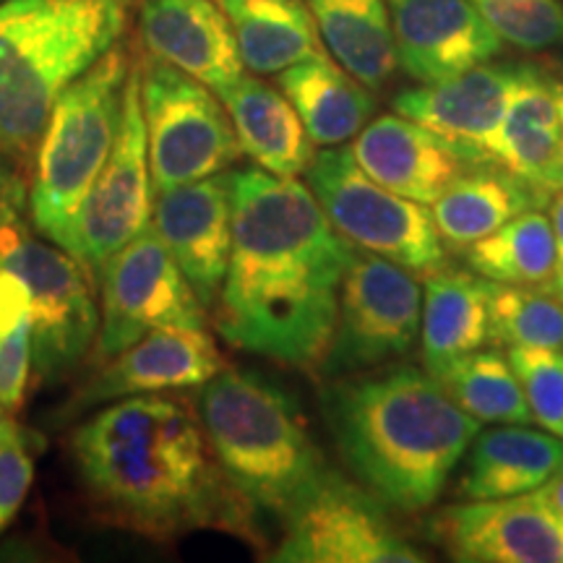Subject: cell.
Listing matches in <instances>:
<instances>
[{
    "label": "cell",
    "mask_w": 563,
    "mask_h": 563,
    "mask_svg": "<svg viewBox=\"0 0 563 563\" xmlns=\"http://www.w3.org/2000/svg\"><path fill=\"white\" fill-rule=\"evenodd\" d=\"M449 397L473 415L477 422L506 426V422H532L522 384L514 373L509 357L496 350H477L446 365L433 376Z\"/></svg>",
    "instance_id": "f546056e"
},
{
    "label": "cell",
    "mask_w": 563,
    "mask_h": 563,
    "mask_svg": "<svg viewBox=\"0 0 563 563\" xmlns=\"http://www.w3.org/2000/svg\"><path fill=\"white\" fill-rule=\"evenodd\" d=\"M470 269L490 282L551 290L555 277V238L551 217L527 209L504 228L467 249Z\"/></svg>",
    "instance_id": "f1b7e54d"
},
{
    "label": "cell",
    "mask_w": 563,
    "mask_h": 563,
    "mask_svg": "<svg viewBox=\"0 0 563 563\" xmlns=\"http://www.w3.org/2000/svg\"><path fill=\"white\" fill-rule=\"evenodd\" d=\"M551 228H553V238H555V277H553L551 292L559 298V295L563 292V191L553 194Z\"/></svg>",
    "instance_id": "f35d334b"
},
{
    "label": "cell",
    "mask_w": 563,
    "mask_h": 563,
    "mask_svg": "<svg viewBox=\"0 0 563 563\" xmlns=\"http://www.w3.org/2000/svg\"><path fill=\"white\" fill-rule=\"evenodd\" d=\"M30 173L0 146V230L24 220V207L30 201Z\"/></svg>",
    "instance_id": "d590c367"
},
{
    "label": "cell",
    "mask_w": 563,
    "mask_h": 563,
    "mask_svg": "<svg viewBox=\"0 0 563 563\" xmlns=\"http://www.w3.org/2000/svg\"><path fill=\"white\" fill-rule=\"evenodd\" d=\"M235 32L243 66L253 74L285 68L323 53V42L306 0H217Z\"/></svg>",
    "instance_id": "4316f807"
},
{
    "label": "cell",
    "mask_w": 563,
    "mask_h": 563,
    "mask_svg": "<svg viewBox=\"0 0 563 563\" xmlns=\"http://www.w3.org/2000/svg\"><path fill=\"white\" fill-rule=\"evenodd\" d=\"M357 165L405 199L431 207L449 186L477 165L490 162L475 146L460 144L405 115H382L352 144Z\"/></svg>",
    "instance_id": "2e32d148"
},
{
    "label": "cell",
    "mask_w": 563,
    "mask_h": 563,
    "mask_svg": "<svg viewBox=\"0 0 563 563\" xmlns=\"http://www.w3.org/2000/svg\"><path fill=\"white\" fill-rule=\"evenodd\" d=\"M230 191L232 251L217 332L253 355L321 368L355 245L298 178L243 167L230 173Z\"/></svg>",
    "instance_id": "6da1fadb"
},
{
    "label": "cell",
    "mask_w": 563,
    "mask_h": 563,
    "mask_svg": "<svg viewBox=\"0 0 563 563\" xmlns=\"http://www.w3.org/2000/svg\"><path fill=\"white\" fill-rule=\"evenodd\" d=\"M555 95H559V110H561V123H563V79L555 76Z\"/></svg>",
    "instance_id": "60d3db41"
},
{
    "label": "cell",
    "mask_w": 563,
    "mask_h": 563,
    "mask_svg": "<svg viewBox=\"0 0 563 563\" xmlns=\"http://www.w3.org/2000/svg\"><path fill=\"white\" fill-rule=\"evenodd\" d=\"M0 3H3V0H0Z\"/></svg>",
    "instance_id": "ee69618b"
},
{
    "label": "cell",
    "mask_w": 563,
    "mask_h": 563,
    "mask_svg": "<svg viewBox=\"0 0 563 563\" xmlns=\"http://www.w3.org/2000/svg\"><path fill=\"white\" fill-rule=\"evenodd\" d=\"M19 431H21V426L13 418H9V415H5V418H0V446H3L9 439H13Z\"/></svg>",
    "instance_id": "ab89813d"
},
{
    "label": "cell",
    "mask_w": 563,
    "mask_h": 563,
    "mask_svg": "<svg viewBox=\"0 0 563 563\" xmlns=\"http://www.w3.org/2000/svg\"><path fill=\"white\" fill-rule=\"evenodd\" d=\"M394 47L405 74L433 84L501 53V37L470 0H386Z\"/></svg>",
    "instance_id": "ac0fdd59"
},
{
    "label": "cell",
    "mask_w": 563,
    "mask_h": 563,
    "mask_svg": "<svg viewBox=\"0 0 563 563\" xmlns=\"http://www.w3.org/2000/svg\"><path fill=\"white\" fill-rule=\"evenodd\" d=\"M131 55L118 42L55 102L30 183L32 228L66 251L70 224L100 175L121 121Z\"/></svg>",
    "instance_id": "8992f818"
},
{
    "label": "cell",
    "mask_w": 563,
    "mask_h": 563,
    "mask_svg": "<svg viewBox=\"0 0 563 563\" xmlns=\"http://www.w3.org/2000/svg\"><path fill=\"white\" fill-rule=\"evenodd\" d=\"M277 84L316 146H340L357 136L376 110L371 89L329 55L295 63L277 74Z\"/></svg>",
    "instance_id": "d4e9b609"
},
{
    "label": "cell",
    "mask_w": 563,
    "mask_h": 563,
    "mask_svg": "<svg viewBox=\"0 0 563 563\" xmlns=\"http://www.w3.org/2000/svg\"><path fill=\"white\" fill-rule=\"evenodd\" d=\"M133 0L0 3V146L30 173L51 112L123 40Z\"/></svg>",
    "instance_id": "277c9868"
},
{
    "label": "cell",
    "mask_w": 563,
    "mask_h": 563,
    "mask_svg": "<svg viewBox=\"0 0 563 563\" xmlns=\"http://www.w3.org/2000/svg\"><path fill=\"white\" fill-rule=\"evenodd\" d=\"M32 298L30 287L16 272L0 266V336L11 334L21 321L30 319Z\"/></svg>",
    "instance_id": "8d00e7d4"
},
{
    "label": "cell",
    "mask_w": 563,
    "mask_h": 563,
    "mask_svg": "<svg viewBox=\"0 0 563 563\" xmlns=\"http://www.w3.org/2000/svg\"><path fill=\"white\" fill-rule=\"evenodd\" d=\"M102 316L91 363L100 365L154 329L203 327V306L150 222L100 272Z\"/></svg>",
    "instance_id": "4fadbf2b"
},
{
    "label": "cell",
    "mask_w": 563,
    "mask_h": 563,
    "mask_svg": "<svg viewBox=\"0 0 563 563\" xmlns=\"http://www.w3.org/2000/svg\"><path fill=\"white\" fill-rule=\"evenodd\" d=\"M40 446V435L26 428L0 446V530L16 517L32 488L34 454Z\"/></svg>",
    "instance_id": "836d02e7"
},
{
    "label": "cell",
    "mask_w": 563,
    "mask_h": 563,
    "mask_svg": "<svg viewBox=\"0 0 563 563\" xmlns=\"http://www.w3.org/2000/svg\"><path fill=\"white\" fill-rule=\"evenodd\" d=\"M32 376V323L21 321L11 334L0 336V397L9 412L24 405Z\"/></svg>",
    "instance_id": "e575fe53"
},
{
    "label": "cell",
    "mask_w": 563,
    "mask_h": 563,
    "mask_svg": "<svg viewBox=\"0 0 563 563\" xmlns=\"http://www.w3.org/2000/svg\"><path fill=\"white\" fill-rule=\"evenodd\" d=\"M224 371V357L203 327L154 329L115 357L95 365L55 415V422L79 420L84 412L139 394L178 391L203 386Z\"/></svg>",
    "instance_id": "5bb4252c"
},
{
    "label": "cell",
    "mask_w": 563,
    "mask_h": 563,
    "mask_svg": "<svg viewBox=\"0 0 563 563\" xmlns=\"http://www.w3.org/2000/svg\"><path fill=\"white\" fill-rule=\"evenodd\" d=\"M490 344L563 350V302L551 290L490 282Z\"/></svg>",
    "instance_id": "4dcf8cb0"
},
{
    "label": "cell",
    "mask_w": 563,
    "mask_h": 563,
    "mask_svg": "<svg viewBox=\"0 0 563 563\" xmlns=\"http://www.w3.org/2000/svg\"><path fill=\"white\" fill-rule=\"evenodd\" d=\"M545 201V196L534 191L530 183L485 162L464 173L441 199L431 203V217L443 243L452 249H470L517 214L540 209Z\"/></svg>",
    "instance_id": "484cf974"
},
{
    "label": "cell",
    "mask_w": 563,
    "mask_h": 563,
    "mask_svg": "<svg viewBox=\"0 0 563 563\" xmlns=\"http://www.w3.org/2000/svg\"><path fill=\"white\" fill-rule=\"evenodd\" d=\"M329 222L355 249L428 277L446 266V251L431 209L376 183L357 165L352 146H323L306 170Z\"/></svg>",
    "instance_id": "52a82bcc"
},
{
    "label": "cell",
    "mask_w": 563,
    "mask_h": 563,
    "mask_svg": "<svg viewBox=\"0 0 563 563\" xmlns=\"http://www.w3.org/2000/svg\"><path fill=\"white\" fill-rule=\"evenodd\" d=\"M422 290L418 274L355 249L344 272L340 311L321 373L344 378L399 361L420 336Z\"/></svg>",
    "instance_id": "30bf717a"
},
{
    "label": "cell",
    "mask_w": 563,
    "mask_h": 563,
    "mask_svg": "<svg viewBox=\"0 0 563 563\" xmlns=\"http://www.w3.org/2000/svg\"><path fill=\"white\" fill-rule=\"evenodd\" d=\"M498 37L522 51L563 45L561 0H470Z\"/></svg>",
    "instance_id": "1f68e13d"
},
{
    "label": "cell",
    "mask_w": 563,
    "mask_h": 563,
    "mask_svg": "<svg viewBox=\"0 0 563 563\" xmlns=\"http://www.w3.org/2000/svg\"><path fill=\"white\" fill-rule=\"evenodd\" d=\"M488 157L545 199L563 191V123L555 76L530 63L519 66L509 110Z\"/></svg>",
    "instance_id": "44dd1931"
},
{
    "label": "cell",
    "mask_w": 563,
    "mask_h": 563,
    "mask_svg": "<svg viewBox=\"0 0 563 563\" xmlns=\"http://www.w3.org/2000/svg\"><path fill=\"white\" fill-rule=\"evenodd\" d=\"M5 415H9V407H5L3 397H0V418H5Z\"/></svg>",
    "instance_id": "b9f144b4"
},
{
    "label": "cell",
    "mask_w": 563,
    "mask_h": 563,
    "mask_svg": "<svg viewBox=\"0 0 563 563\" xmlns=\"http://www.w3.org/2000/svg\"><path fill=\"white\" fill-rule=\"evenodd\" d=\"M559 300H561V302H563V292H561V295H559Z\"/></svg>",
    "instance_id": "7bdbcfd3"
},
{
    "label": "cell",
    "mask_w": 563,
    "mask_h": 563,
    "mask_svg": "<svg viewBox=\"0 0 563 563\" xmlns=\"http://www.w3.org/2000/svg\"><path fill=\"white\" fill-rule=\"evenodd\" d=\"M136 68L154 196L224 173L241 157L230 112L207 84L150 53Z\"/></svg>",
    "instance_id": "9c48e42d"
},
{
    "label": "cell",
    "mask_w": 563,
    "mask_h": 563,
    "mask_svg": "<svg viewBox=\"0 0 563 563\" xmlns=\"http://www.w3.org/2000/svg\"><path fill=\"white\" fill-rule=\"evenodd\" d=\"M0 266L16 272L30 287L34 382H66L100 332L89 272L68 251L34 238L24 220L0 230Z\"/></svg>",
    "instance_id": "ba28073f"
},
{
    "label": "cell",
    "mask_w": 563,
    "mask_h": 563,
    "mask_svg": "<svg viewBox=\"0 0 563 563\" xmlns=\"http://www.w3.org/2000/svg\"><path fill=\"white\" fill-rule=\"evenodd\" d=\"M517 74L519 66L483 63L449 79L399 91L391 108L397 115L428 125L460 144L475 146L488 157L493 139L509 110Z\"/></svg>",
    "instance_id": "ffe728a7"
},
{
    "label": "cell",
    "mask_w": 563,
    "mask_h": 563,
    "mask_svg": "<svg viewBox=\"0 0 563 563\" xmlns=\"http://www.w3.org/2000/svg\"><path fill=\"white\" fill-rule=\"evenodd\" d=\"M152 194L150 141H146L144 108H141L139 68L133 60L123 89L115 141L70 224L66 245V251L89 272V277L100 279L102 266L152 222Z\"/></svg>",
    "instance_id": "7c38bea8"
},
{
    "label": "cell",
    "mask_w": 563,
    "mask_h": 563,
    "mask_svg": "<svg viewBox=\"0 0 563 563\" xmlns=\"http://www.w3.org/2000/svg\"><path fill=\"white\" fill-rule=\"evenodd\" d=\"M217 95L230 112L241 150L258 167L282 178L306 175L316 157L313 141L282 89L256 76H241Z\"/></svg>",
    "instance_id": "603a6c76"
},
{
    "label": "cell",
    "mask_w": 563,
    "mask_h": 563,
    "mask_svg": "<svg viewBox=\"0 0 563 563\" xmlns=\"http://www.w3.org/2000/svg\"><path fill=\"white\" fill-rule=\"evenodd\" d=\"M509 363L522 384L532 420L563 439V350L509 347Z\"/></svg>",
    "instance_id": "d6a6232c"
},
{
    "label": "cell",
    "mask_w": 563,
    "mask_h": 563,
    "mask_svg": "<svg viewBox=\"0 0 563 563\" xmlns=\"http://www.w3.org/2000/svg\"><path fill=\"white\" fill-rule=\"evenodd\" d=\"M274 563H418L426 561L394 527L384 501L327 470L282 517Z\"/></svg>",
    "instance_id": "8fae6325"
},
{
    "label": "cell",
    "mask_w": 563,
    "mask_h": 563,
    "mask_svg": "<svg viewBox=\"0 0 563 563\" xmlns=\"http://www.w3.org/2000/svg\"><path fill=\"white\" fill-rule=\"evenodd\" d=\"M323 412L342 460L386 506L431 509L481 431L428 371L334 378Z\"/></svg>",
    "instance_id": "3957f363"
},
{
    "label": "cell",
    "mask_w": 563,
    "mask_h": 563,
    "mask_svg": "<svg viewBox=\"0 0 563 563\" xmlns=\"http://www.w3.org/2000/svg\"><path fill=\"white\" fill-rule=\"evenodd\" d=\"M563 473V439L551 431H534L525 422L477 431L467 449L460 481L464 501L509 498L538 490Z\"/></svg>",
    "instance_id": "7402d4cb"
},
{
    "label": "cell",
    "mask_w": 563,
    "mask_h": 563,
    "mask_svg": "<svg viewBox=\"0 0 563 563\" xmlns=\"http://www.w3.org/2000/svg\"><path fill=\"white\" fill-rule=\"evenodd\" d=\"M68 456L104 525L157 543L199 530L258 540L253 506L224 475L183 397L139 394L102 407L70 431Z\"/></svg>",
    "instance_id": "7a4b0ae2"
},
{
    "label": "cell",
    "mask_w": 563,
    "mask_h": 563,
    "mask_svg": "<svg viewBox=\"0 0 563 563\" xmlns=\"http://www.w3.org/2000/svg\"><path fill=\"white\" fill-rule=\"evenodd\" d=\"M152 224L201 306H217L232 251L230 173L157 194Z\"/></svg>",
    "instance_id": "e0dca14e"
},
{
    "label": "cell",
    "mask_w": 563,
    "mask_h": 563,
    "mask_svg": "<svg viewBox=\"0 0 563 563\" xmlns=\"http://www.w3.org/2000/svg\"><path fill=\"white\" fill-rule=\"evenodd\" d=\"M217 462L253 509L282 519L327 473L295 399L262 373L224 368L196 397Z\"/></svg>",
    "instance_id": "5b68a950"
},
{
    "label": "cell",
    "mask_w": 563,
    "mask_h": 563,
    "mask_svg": "<svg viewBox=\"0 0 563 563\" xmlns=\"http://www.w3.org/2000/svg\"><path fill=\"white\" fill-rule=\"evenodd\" d=\"M488 292L490 279L481 274L446 266L428 274L422 290L420 355L431 376L490 344Z\"/></svg>",
    "instance_id": "cb8c5ba5"
},
{
    "label": "cell",
    "mask_w": 563,
    "mask_h": 563,
    "mask_svg": "<svg viewBox=\"0 0 563 563\" xmlns=\"http://www.w3.org/2000/svg\"><path fill=\"white\" fill-rule=\"evenodd\" d=\"M534 496H538V501L543 504L548 517L553 519L555 530H559V538L563 543V473L553 475L545 485H540V488L534 490Z\"/></svg>",
    "instance_id": "74e56055"
},
{
    "label": "cell",
    "mask_w": 563,
    "mask_h": 563,
    "mask_svg": "<svg viewBox=\"0 0 563 563\" xmlns=\"http://www.w3.org/2000/svg\"><path fill=\"white\" fill-rule=\"evenodd\" d=\"M431 534L462 563H563L559 530L534 490L446 506Z\"/></svg>",
    "instance_id": "9a60e30c"
},
{
    "label": "cell",
    "mask_w": 563,
    "mask_h": 563,
    "mask_svg": "<svg viewBox=\"0 0 563 563\" xmlns=\"http://www.w3.org/2000/svg\"><path fill=\"white\" fill-rule=\"evenodd\" d=\"M139 37L154 58L214 91L243 76L235 32L217 0H141Z\"/></svg>",
    "instance_id": "d6986e66"
},
{
    "label": "cell",
    "mask_w": 563,
    "mask_h": 563,
    "mask_svg": "<svg viewBox=\"0 0 563 563\" xmlns=\"http://www.w3.org/2000/svg\"><path fill=\"white\" fill-rule=\"evenodd\" d=\"M306 5L323 47L347 74L371 91L389 84L399 60L386 0H306Z\"/></svg>",
    "instance_id": "83f0119b"
}]
</instances>
